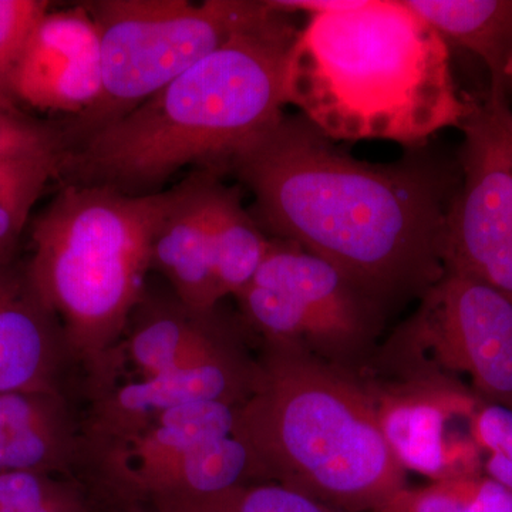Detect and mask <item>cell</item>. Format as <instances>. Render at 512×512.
Instances as JSON below:
<instances>
[{
    "mask_svg": "<svg viewBox=\"0 0 512 512\" xmlns=\"http://www.w3.org/2000/svg\"><path fill=\"white\" fill-rule=\"evenodd\" d=\"M229 175L254 197L249 212L266 237L325 259L384 311L423 298L446 274L444 231L456 191L430 158L357 160L302 114H284Z\"/></svg>",
    "mask_w": 512,
    "mask_h": 512,
    "instance_id": "cell-1",
    "label": "cell"
},
{
    "mask_svg": "<svg viewBox=\"0 0 512 512\" xmlns=\"http://www.w3.org/2000/svg\"><path fill=\"white\" fill-rule=\"evenodd\" d=\"M289 16L272 8L126 116L64 148L57 180L143 197L165 191L185 168L231 174L288 106L299 32Z\"/></svg>",
    "mask_w": 512,
    "mask_h": 512,
    "instance_id": "cell-2",
    "label": "cell"
},
{
    "mask_svg": "<svg viewBox=\"0 0 512 512\" xmlns=\"http://www.w3.org/2000/svg\"><path fill=\"white\" fill-rule=\"evenodd\" d=\"M288 106L332 141L420 150L463 126L473 100L454 82L450 47L404 0H360L309 15L288 64Z\"/></svg>",
    "mask_w": 512,
    "mask_h": 512,
    "instance_id": "cell-3",
    "label": "cell"
},
{
    "mask_svg": "<svg viewBox=\"0 0 512 512\" xmlns=\"http://www.w3.org/2000/svg\"><path fill=\"white\" fill-rule=\"evenodd\" d=\"M256 359L235 433L251 450L259 481L345 512H377L407 487L362 377L282 343L261 342Z\"/></svg>",
    "mask_w": 512,
    "mask_h": 512,
    "instance_id": "cell-4",
    "label": "cell"
},
{
    "mask_svg": "<svg viewBox=\"0 0 512 512\" xmlns=\"http://www.w3.org/2000/svg\"><path fill=\"white\" fill-rule=\"evenodd\" d=\"M171 200L62 185L30 228L33 291L62 323L80 372L123 335L146 292L151 247Z\"/></svg>",
    "mask_w": 512,
    "mask_h": 512,
    "instance_id": "cell-5",
    "label": "cell"
},
{
    "mask_svg": "<svg viewBox=\"0 0 512 512\" xmlns=\"http://www.w3.org/2000/svg\"><path fill=\"white\" fill-rule=\"evenodd\" d=\"M237 406L185 404L123 434L84 439L77 478L101 512H141L153 498L207 494L259 481L237 430Z\"/></svg>",
    "mask_w": 512,
    "mask_h": 512,
    "instance_id": "cell-6",
    "label": "cell"
},
{
    "mask_svg": "<svg viewBox=\"0 0 512 512\" xmlns=\"http://www.w3.org/2000/svg\"><path fill=\"white\" fill-rule=\"evenodd\" d=\"M100 37L103 90L60 123L64 148L126 116L272 8L262 0H94L83 3Z\"/></svg>",
    "mask_w": 512,
    "mask_h": 512,
    "instance_id": "cell-7",
    "label": "cell"
},
{
    "mask_svg": "<svg viewBox=\"0 0 512 512\" xmlns=\"http://www.w3.org/2000/svg\"><path fill=\"white\" fill-rule=\"evenodd\" d=\"M241 318L185 305L170 295L144 292L123 335L89 369L80 390L137 383L163 407L237 404L251 392L258 360L247 349Z\"/></svg>",
    "mask_w": 512,
    "mask_h": 512,
    "instance_id": "cell-8",
    "label": "cell"
},
{
    "mask_svg": "<svg viewBox=\"0 0 512 512\" xmlns=\"http://www.w3.org/2000/svg\"><path fill=\"white\" fill-rule=\"evenodd\" d=\"M234 298L261 342L298 346L356 375L386 315L338 268L279 239H271L255 278Z\"/></svg>",
    "mask_w": 512,
    "mask_h": 512,
    "instance_id": "cell-9",
    "label": "cell"
},
{
    "mask_svg": "<svg viewBox=\"0 0 512 512\" xmlns=\"http://www.w3.org/2000/svg\"><path fill=\"white\" fill-rule=\"evenodd\" d=\"M505 92L473 101L460 130L463 181L448 208L444 268L512 301V143Z\"/></svg>",
    "mask_w": 512,
    "mask_h": 512,
    "instance_id": "cell-10",
    "label": "cell"
},
{
    "mask_svg": "<svg viewBox=\"0 0 512 512\" xmlns=\"http://www.w3.org/2000/svg\"><path fill=\"white\" fill-rule=\"evenodd\" d=\"M394 342L431 355L407 370L464 373L480 402L512 410V301L491 286L446 271Z\"/></svg>",
    "mask_w": 512,
    "mask_h": 512,
    "instance_id": "cell-11",
    "label": "cell"
},
{
    "mask_svg": "<svg viewBox=\"0 0 512 512\" xmlns=\"http://www.w3.org/2000/svg\"><path fill=\"white\" fill-rule=\"evenodd\" d=\"M365 380V379H363ZM387 446L404 471L431 481L483 474V453L470 424L480 400L453 377L410 370L392 384L366 382Z\"/></svg>",
    "mask_w": 512,
    "mask_h": 512,
    "instance_id": "cell-12",
    "label": "cell"
},
{
    "mask_svg": "<svg viewBox=\"0 0 512 512\" xmlns=\"http://www.w3.org/2000/svg\"><path fill=\"white\" fill-rule=\"evenodd\" d=\"M103 90L96 23L84 5L49 10L33 29L12 80L16 106L82 116Z\"/></svg>",
    "mask_w": 512,
    "mask_h": 512,
    "instance_id": "cell-13",
    "label": "cell"
},
{
    "mask_svg": "<svg viewBox=\"0 0 512 512\" xmlns=\"http://www.w3.org/2000/svg\"><path fill=\"white\" fill-rule=\"evenodd\" d=\"M80 380L62 323L26 279L0 308V392L57 393L77 402Z\"/></svg>",
    "mask_w": 512,
    "mask_h": 512,
    "instance_id": "cell-14",
    "label": "cell"
},
{
    "mask_svg": "<svg viewBox=\"0 0 512 512\" xmlns=\"http://www.w3.org/2000/svg\"><path fill=\"white\" fill-rule=\"evenodd\" d=\"M217 177L192 173L171 188L151 247V269L170 282L185 305L215 309L222 301L214 271L210 198Z\"/></svg>",
    "mask_w": 512,
    "mask_h": 512,
    "instance_id": "cell-15",
    "label": "cell"
},
{
    "mask_svg": "<svg viewBox=\"0 0 512 512\" xmlns=\"http://www.w3.org/2000/svg\"><path fill=\"white\" fill-rule=\"evenodd\" d=\"M79 407L64 394L0 392V474L35 471L77 478Z\"/></svg>",
    "mask_w": 512,
    "mask_h": 512,
    "instance_id": "cell-16",
    "label": "cell"
},
{
    "mask_svg": "<svg viewBox=\"0 0 512 512\" xmlns=\"http://www.w3.org/2000/svg\"><path fill=\"white\" fill-rule=\"evenodd\" d=\"M450 45L481 57L491 92H505L504 69L512 49V0H404Z\"/></svg>",
    "mask_w": 512,
    "mask_h": 512,
    "instance_id": "cell-17",
    "label": "cell"
},
{
    "mask_svg": "<svg viewBox=\"0 0 512 512\" xmlns=\"http://www.w3.org/2000/svg\"><path fill=\"white\" fill-rule=\"evenodd\" d=\"M63 136L0 153V264L18 261L30 214L59 178Z\"/></svg>",
    "mask_w": 512,
    "mask_h": 512,
    "instance_id": "cell-18",
    "label": "cell"
},
{
    "mask_svg": "<svg viewBox=\"0 0 512 512\" xmlns=\"http://www.w3.org/2000/svg\"><path fill=\"white\" fill-rule=\"evenodd\" d=\"M210 228L215 279L221 299L238 295L251 284L264 262L271 238L242 204L241 190L220 178L212 185Z\"/></svg>",
    "mask_w": 512,
    "mask_h": 512,
    "instance_id": "cell-19",
    "label": "cell"
},
{
    "mask_svg": "<svg viewBox=\"0 0 512 512\" xmlns=\"http://www.w3.org/2000/svg\"><path fill=\"white\" fill-rule=\"evenodd\" d=\"M141 512H345L274 481H254L207 494L153 498Z\"/></svg>",
    "mask_w": 512,
    "mask_h": 512,
    "instance_id": "cell-20",
    "label": "cell"
},
{
    "mask_svg": "<svg viewBox=\"0 0 512 512\" xmlns=\"http://www.w3.org/2000/svg\"><path fill=\"white\" fill-rule=\"evenodd\" d=\"M377 512H512V491L484 474L397 491Z\"/></svg>",
    "mask_w": 512,
    "mask_h": 512,
    "instance_id": "cell-21",
    "label": "cell"
},
{
    "mask_svg": "<svg viewBox=\"0 0 512 512\" xmlns=\"http://www.w3.org/2000/svg\"><path fill=\"white\" fill-rule=\"evenodd\" d=\"M50 10L45 0H0V109L20 111L12 80L33 29Z\"/></svg>",
    "mask_w": 512,
    "mask_h": 512,
    "instance_id": "cell-22",
    "label": "cell"
},
{
    "mask_svg": "<svg viewBox=\"0 0 512 512\" xmlns=\"http://www.w3.org/2000/svg\"><path fill=\"white\" fill-rule=\"evenodd\" d=\"M470 434L483 453V474L512 491V410L480 402Z\"/></svg>",
    "mask_w": 512,
    "mask_h": 512,
    "instance_id": "cell-23",
    "label": "cell"
},
{
    "mask_svg": "<svg viewBox=\"0 0 512 512\" xmlns=\"http://www.w3.org/2000/svg\"><path fill=\"white\" fill-rule=\"evenodd\" d=\"M59 136V123L35 120L23 111L0 109V153Z\"/></svg>",
    "mask_w": 512,
    "mask_h": 512,
    "instance_id": "cell-24",
    "label": "cell"
},
{
    "mask_svg": "<svg viewBox=\"0 0 512 512\" xmlns=\"http://www.w3.org/2000/svg\"><path fill=\"white\" fill-rule=\"evenodd\" d=\"M25 264H0V308L12 299L26 284Z\"/></svg>",
    "mask_w": 512,
    "mask_h": 512,
    "instance_id": "cell-25",
    "label": "cell"
},
{
    "mask_svg": "<svg viewBox=\"0 0 512 512\" xmlns=\"http://www.w3.org/2000/svg\"><path fill=\"white\" fill-rule=\"evenodd\" d=\"M504 76L505 80L512 82V49L510 55H508L507 63H505Z\"/></svg>",
    "mask_w": 512,
    "mask_h": 512,
    "instance_id": "cell-26",
    "label": "cell"
},
{
    "mask_svg": "<svg viewBox=\"0 0 512 512\" xmlns=\"http://www.w3.org/2000/svg\"><path fill=\"white\" fill-rule=\"evenodd\" d=\"M508 130H510V137L512 143V110L508 111Z\"/></svg>",
    "mask_w": 512,
    "mask_h": 512,
    "instance_id": "cell-27",
    "label": "cell"
}]
</instances>
